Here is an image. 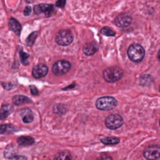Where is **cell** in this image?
<instances>
[{
    "mask_svg": "<svg viewBox=\"0 0 160 160\" xmlns=\"http://www.w3.org/2000/svg\"><path fill=\"white\" fill-rule=\"evenodd\" d=\"M55 41L60 46H68L73 41V36L69 30L63 29L59 31L55 38Z\"/></svg>",
    "mask_w": 160,
    "mask_h": 160,
    "instance_id": "cell-4",
    "label": "cell"
},
{
    "mask_svg": "<svg viewBox=\"0 0 160 160\" xmlns=\"http://www.w3.org/2000/svg\"><path fill=\"white\" fill-rule=\"evenodd\" d=\"M96 160H112V158L108 155H106V154H103V155H101L100 156H99Z\"/></svg>",
    "mask_w": 160,
    "mask_h": 160,
    "instance_id": "cell-25",
    "label": "cell"
},
{
    "mask_svg": "<svg viewBox=\"0 0 160 160\" xmlns=\"http://www.w3.org/2000/svg\"><path fill=\"white\" fill-rule=\"evenodd\" d=\"M118 104L117 100L111 96H104L99 98L96 102V108L101 111H108L114 109Z\"/></svg>",
    "mask_w": 160,
    "mask_h": 160,
    "instance_id": "cell-3",
    "label": "cell"
},
{
    "mask_svg": "<svg viewBox=\"0 0 160 160\" xmlns=\"http://www.w3.org/2000/svg\"><path fill=\"white\" fill-rule=\"evenodd\" d=\"M31 12V8L30 6H26L24 9V14L25 16H29Z\"/></svg>",
    "mask_w": 160,
    "mask_h": 160,
    "instance_id": "cell-29",
    "label": "cell"
},
{
    "mask_svg": "<svg viewBox=\"0 0 160 160\" xmlns=\"http://www.w3.org/2000/svg\"><path fill=\"white\" fill-rule=\"evenodd\" d=\"M157 58H158V59L160 61V49L159 50L158 52V54H157Z\"/></svg>",
    "mask_w": 160,
    "mask_h": 160,
    "instance_id": "cell-30",
    "label": "cell"
},
{
    "mask_svg": "<svg viewBox=\"0 0 160 160\" xmlns=\"http://www.w3.org/2000/svg\"><path fill=\"white\" fill-rule=\"evenodd\" d=\"M159 126H160V119H159Z\"/></svg>",
    "mask_w": 160,
    "mask_h": 160,
    "instance_id": "cell-31",
    "label": "cell"
},
{
    "mask_svg": "<svg viewBox=\"0 0 160 160\" xmlns=\"http://www.w3.org/2000/svg\"><path fill=\"white\" fill-rule=\"evenodd\" d=\"M12 102L16 106L22 105V104L29 103L30 102H31V101L29 98H28L26 96H22V95L14 96L12 98Z\"/></svg>",
    "mask_w": 160,
    "mask_h": 160,
    "instance_id": "cell-15",
    "label": "cell"
},
{
    "mask_svg": "<svg viewBox=\"0 0 160 160\" xmlns=\"http://www.w3.org/2000/svg\"><path fill=\"white\" fill-rule=\"evenodd\" d=\"M20 117L21 118L22 121L25 123H30L34 119V115L32 111L28 109H22L19 112Z\"/></svg>",
    "mask_w": 160,
    "mask_h": 160,
    "instance_id": "cell-11",
    "label": "cell"
},
{
    "mask_svg": "<svg viewBox=\"0 0 160 160\" xmlns=\"http://www.w3.org/2000/svg\"><path fill=\"white\" fill-rule=\"evenodd\" d=\"M123 124V119L118 114H111L105 119V125L110 129H116L121 127Z\"/></svg>",
    "mask_w": 160,
    "mask_h": 160,
    "instance_id": "cell-5",
    "label": "cell"
},
{
    "mask_svg": "<svg viewBox=\"0 0 160 160\" xmlns=\"http://www.w3.org/2000/svg\"><path fill=\"white\" fill-rule=\"evenodd\" d=\"M38 36V33L36 32H32L29 36L28 38H27L26 39V42H27V44L28 46H32L33 44V43L34 42L36 39V37Z\"/></svg>",
    "mask_w": 160,
    "mask_h": 160,
    "instance_id": "cell-20",
    "label": "cell"
},
{
    "mask_svg": "<svg viewBox=\"0 0 160 160\" xmlns=\"http://www.w3.org/2000/svg\"><path fill=\"white\" fill-rule=\"evenodd\" d=\"M101 141L106 145H112V144H117L119 142V139L116 138H105L101 140Z\"/></svg>",
    "mask_w": 160,
    "mask_h": 160,
    "instance_id": "cell-18",
    "label": "cell"
},
{
    "mask_svg": "<svg viewBox=\"0 0 160 160\" xmlns=\"http://www.w3.org/2000/svg\"><path fill=\"white\" fill-rule=\"evenodd\" d=\"M123 75V71L117 66L106 69L103 72V78L108 82H114L119 80Z\"/></svg>",
    "mask_w": 160,
    "mask_h": 160,
    "instance_id": "cell-2",
    "label": "cell"
},
{
    "mask_svg": "<svg viewBox=\"0 0 160 160\" xmlns=\"http://www.w3.org/2000/svg\"><path fill=\"white\" fill-rule=\"evenodd\" d=\"M13 111V107L10 104L3 105L1 107V119L2 120L4 118H7Z\"/></svg>",
    "mask_w": 160,
    "mask_h": 160,
    "instance_id": "cell-16",
    "label": "cell"
},
{
    "mask_svg": "<svg viewBox=\"0 0 160 160\" xmlns=\"http://www.w3.org/2000/svg\"><path fill=\"white\" fill-rule=\"evenodd\" d=\"M143 156L147 160H157L160 158V147L152 145L146 148L143 151Z\"/></svg>",
    "mask_w": 160,
    "mask_h": 160,
    "instance_id": "cell-7",
    "label": "cell"
},
{
    "mask_svg": "<svg viewBox=\"0 0 160 160\" xmlns=\"http://www.w3.org/2000/svg\"><path fill=\"white\" fill-rule=\"evenodd\" d=\"M132 22V18L130 16L126 14H120L118 15L114 19L115 24L121 28H124L129 26Z\"/></svg>",
    "mask_w": 160,
    "mask_h": 160,
    "instance_id": "cell-8",
    "label": "cell"
},
{
    "mask_svg": "<svg viewBox=\"0 0 160 160\" xmlns=\"http://www.w3.org/2000/svg\"><path fill=\"white\" fill-rule=\"evenodd\" d=\"M19 55H20V57H21V61L23 64H24L25 62H28L27 61V59L28 58H29V54H28L26 52H24L23 51H21L19 52Z\"/></svg>",
    "mask_w": 160,
    "mask_h": 160,
    "instance_id": "cell-24",
    "label": "cell"
},
{
    "mask_svg": "<svg viewBox=\"0 0 160 160\" xmlns=\"http://www.w3.org/2000/svg\"><path fill=\"white\" fill-rule=\"evenodd\" d=\"M71 68V64L66 60H60L56 62L52 66V72L56 76H62L67 73Z\"/></svg>",
    "mask_w": 160,
    "mask_h": 160,
    "instance_id": "cell-6",
    "label": "cell"
},
{
    "mask_svg": "<svg viewBox=\"0 0 160 160\" xmlns=\"http://www.w3.org/2000/svg\"><path fill=\"white\" fill-rule=\"evenodd\" d=\"M16 155V149L12 146H8L4 150V156L8 158H11Z\"/></svg>",
    "mask_w": 160,
    "mask_h": 160,
    "instance_id": "cell-19",
    "label": "cell"
},
{
    "mask_svg": "<svg viewBox=\"0 0 160 160\" xmlns=\"http://www.w3.org/2000/svg\"><path fill=\"white\" fill-rule=\"evenodd\" d=\"M54 112H56V113L63 114L65 112L66 108L63 104H57L56 106H54Z\"/></svg>",
    "mask_w": 160,
    "mask_h": 160,
    "instance_id": "cell-22",
    "label": "cell"
},
{
    "mask_svg": "<svg viewBox=\"0 0 160 160\" xmlns=\"http://www.w3.org/2000/svg\"><path fill=\"white\" fill-rule=\"evenodd\" d=\"M8 27L10 30L13 31L16 34L19 35L21 30V26L19 22L14 18H11L8 21Z\"/></svg>",
    "mask_w": 160,
    "mask_h": 160,
    "instance_id": "cell-13",
    "label": "cell"
},
{
    "mask_svg": "<svg viewBox=\"0 0 160 160\" xmlns=\"http://www.w3.org/2000/svg\"><path fill=\"white\" fill-rule=\"evenodd\" d=\"M11 126H9L8 124H2L1 126V133L3 134L6 132L7 131L11 132V131L12 130L11 129Z\"/></svg>",
    "mask_w": 160,
    "mask_h": 160,
    "instance_id": "cell-23",
    "label": "cell"
},
{
    "mask_svg": "<svg viewBox=\"0 0 160 160\" xmlns=\"http://www.w3.org/2000/svg\"><path fill=\"white\" fill-rule=\"evenodd\" d=\"M127 53L131 61L139 62L143 59L145 55V51L140 44H132L129 47Z\"/></svg>",
    "mask_w": 160,
    "mask_h": 160,
    "instance_id": "cell-1",
    "label": "cell"
},
{
    "mask_svg": "<svg viewBox=\"0 0 160 160\" xmlns=\"http://www.w3.org/2000/svg\"><path fill=\"white\" fill-rule=\"evenodd\" d=\"M48 72V68L47 66L44 64L39 63L36 65L32 71V74L34 78L39 79L44 77Z\"/></svg>",
    "mask_w": 160,
    "mask_h": 160,
    "instance_id": "cell-9",
    "label": "cell"
},
{
    "mask_svg": "<svg viewBox=\"0 0 160 160\" xmlns=\"http://www.w3.org/2000/svg\"><path fill=\"white\" fill-rule=\"evenodd\" d=\"M101 33L103 35L107 36H115V32L112 31L111 29L108 28H103L101 29Z\"/></svg>",
    "mask_w": 160,
    "mask_h": 160,
    "instance_id": "cell-21",
    "label": "cell"
},
{
    "mask_svg": "<svg viewBox=\"0 0 160 160\" xmlns=\"http://www.w3.org/2000/svg\"><path fill=\"white\" fill-rule=\"evenodd\" d=\"M17 142L20 146H28L34 143V139L31 136H21L18 138Z\"/></svg>",
    "mask_w": 160,
    "mask_h": 160,
    "instance_id": "cell-14",
    "label": "cell"
},
{
    "mask_svg": "<svg viewBox=\"0 0 160 160\" xmlns=\"http://www.w3.org/2000/svg\"><path fill=\"white\" fill-rule=\"evenodd\" d=\"M30 90L32 95H38L39 94L38 89L34 86H30Z\"/></svg>",
    "mask_w": 160,
    "mask_h": 160,
    "instance_id": "cell-26",
    "label": "cell"
},
{
    "mask_svg": "<svg viewBox=\"0 0 160 160\" xmlns=\"http://www.w3.org/2000/svg\"><path fill=\"white\" fill-rule=\"evenodd\" d=\"M65 3H66V0H58L56 3V5L58 7L62 8L64 6Z\"/></svg>",
    "mask_w": 160,
    "mask_h": 160,
    "instance_id": "cell-27",
    "label": "cell"
},
{
    "mask_svg": "<svg viewBox=\"0 0 160 160\" xmlns=\"http://www.w3.org/2000/svg\"><path fill=\"white\" fill-rule=\"evenodd\" d=\"M53 5L49 4H40L35 6L34 8V11L36 14L44 13L46 16H49L53 11Z\"/></svg>",
    "mask_w": 160,
    "mask_h": 160,
    "instance_id": "cell-10",
    "label": "cell"
},
{
    "mask_svg": "<svg viewBox=\"0 0 160 160\" xmlns=\"http://www.w3.org/2000/svg\"><path fill=\"white\" fill-rule=\"evenodd\" d=\"M98 49V46L95 42H88L86 43L82 49L83 52L87 56L93 55Z\"/></svg>",
    "mask_w": 160,
    "mask_h": 160,
    "instance_id": "cell-12",
    "label": "cell"
},
{
    "mask_svg": "<svg viewBox=\"0 0 160 160\" xmlns=\"http://www.w3.org/2000/svg\"><path fill=\"white\" fill-rule=\"evenodd\" d=\"M159 90H160V86H159Z\"/></svg>",
    "mask_w": 160,
    "mask_h": 160,
    "instance_id": "cell-32",
    "label": "cell"
},
{
    "mask_svg": "<svg viewBox=\"0 0 160 160\" xmlns=\"http://www.w3.org/2000/svg\"><path fill=\"white\" fill-rule=\"evenodd\" d=\"M9 160H27V159L24 156H23L16 155V156L10 158Z\"/></svg>",
    "mask_w": 160,
    "mask_h": 160,
    "instance_id": "cell-28",
    "label": "cell"
},
{
    "mask_svg": "<svg viewBox=\"0 0 160 160\" xmlns=\"http://www.w3.org/2000/svg\"><path fill=\"white\" fill-rule=\"evenodd\" d=\"M72 156L68 151H62L57 154L54 158L53 160H72Z\"/></svg>",
    "mask_w": 160,
    "mask_h": 160,
    "instance_id": "cell-17",
    "label": "cell"
}]
</instances>
